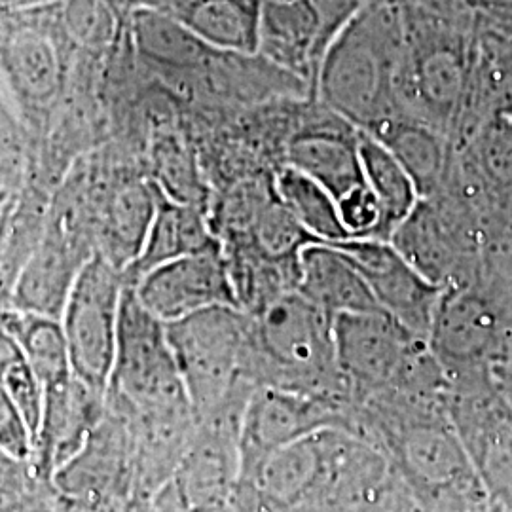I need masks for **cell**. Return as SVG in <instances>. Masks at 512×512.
<instances>
[{"label": "cell", "instance_id": "cell-30", "mask_svg": "<svg viewBox=\"0 0 512 512\" xmlns=\"http://www.w3.org/2000/svg\"><path fill=\"white\" fill-rule=\"evenodd\" d=\"M139 35L148 57L173 69H196L217 54V50L196 37L181 19L167 14H145Z\"/></svg>", "mask_w": 512, "mask_h": 512}, {"label": "cell", "instance_id": "cell-2", "mask_svg": "<svg viewBox=\"0 0 512 512\" xmlns=\"http://www.w3.org/2000/svg\"><path fill=\"white\" fill-rule=\"evenodd\" d=\"M403 14L365 6L330 40L317 69L321 103L359 131H372L404 112L399 101Z\"/></svg>", "mask_w": 512, "mask_h": 512}, {"label": "cell", "instance_id": "cell-35", "mask_svg": "<svg viewBox=\"0 0 512 512\" xmlns=\"http://www.w3.org/2000/svg\"><path fill=\"white\" fill-rule=\"evenodd\" d=\"M25 152L16 122L0 93V192H18L23 177Z\"/></svg>", "mask_w": 512, "mask_h": 512}, {"label": "cell", "instance_id": "cell-15", "mask_svg": "<svg viewBox=\"0 0 512 512\" xmlns=\"http://www.w3.org/2000/svg\"><path fill=\"white\" fill-rule=\"evenodd\" d=\"M338 418L315 397L291 389L264 387L249 397L239 429L241 471L293 442L336 429Z\"/></svg>", "mask_w": 512, "mask_h": 512}, {"label": "cell", "instance_id": "cell-14", "mask_svg": "<svg viewBox=\"0 0 512 512\" xmlns=\"http://www.w3.org/2000/svg\"><path fill=\"white\" fill-rule=\"evenodd\" d=\"M133 289L141 304L165 325L217 306L238 308L219 247L165 262L139 279Z\"/></svg>", "mask_w": 512, "mask_h": 512}, {"label": "cell", "instance_id": "cell-23", "mask_svg": "<svg viewBox=\"0 0 512 512\" xmlns=\"http://www.w3.org/2000/svg\"><path fill=\"white\" fill-rule=\"evenodd\" d=\"M0 63L21 99L48 105L61 88V52L54 38L37 27H19L4 38Z\"/></svg>", "mask_w": 512, "mask_h": 512}, {"label": "cell", "instance_id": "cell-1", "mask_svg": "<svg viewBox=\"0 0 512 512\" xmlns=\"http://www.w3.org/2000/svg\"><path fill=\"white\" fill-rule=\"evenodd\" d=\"M105 404L131 437L147 446H183L198 425L167 327L141 304L133 287H126L122 300Z\"/></svg>", "mask_w": 512, "mask_h": 512}, {"label": "cell", "instance_id": "cell-40", "mask_svg": "<svg viewBox=\"0 0 512 512\" xmlns=\"http://www.w3.org/2000/svg\"><path fill=\"white\" fill-rule=\"evenodd\" d=\"M10 196L12 194H6V192H0V213H2V209H4V205L8 203V200H10Z\"/></svg>", "mask_w": 512, "mask_h": 512}, {"label": "cell", "instance_id": "cell-8", "mask_svg": "<svg viewBox=\"0 0 512 512\" xmlns=\"http://www.w3.org/2000/svg\"><path fill=\"white\" fill-rule=\"evenodd\" d=\"M459 139L471 209L495 236L512 238V92L486 99Z\"/></svg>", "mask_w": 512, "mask_h": 512}, {"label": "cell", "instance_id": "cell-16", "mask_svg": "<svg viewBox=\"0 0 512 512\" xmlns=\"http://www.w3.org/2000/svg\"><path fill=\"white\" fill-rule=\"evenodd\" d=\"M105 410V397L74 374L44 387L42 416L31 458L35 476L44 486L84 448L105 418Z\"/></svg>", "mask_w": 512, "mask_h": 512}, {"label": "cell", "instance_id": "cell-33", "mask_svg": "<svg viewBox=\"0 0 512 512\" xmlns=\"http://www.w3.org/2000/svg\"><path fill=\"white\" fill-rule=\"evenodd\" d=\"M65 27L82 44H101L109 38L112 19L101 0H67Z\"/></svg>", "mask_w": 512, "mask_h": 512}, {"label": "cell", "instance_id": "cell-27", "mask_svg": "<svg viewBox=\"0 0 512 512\" xmlns=\"http://www.w3.org/2000/svg\"><path fill=\"white\" fill-rule=\"evenodd\" d=\"M359 154L366 184L382 207L384 241H387L414 213L421 200L420 192L399 160L365 131H359Z\"/></svg>", "mask_w": 512, "mask_h": 512}, {"label": "cell", "instance_id": "cell-10", "mask_svg": "<svg viewBox=\"0 0 512 512\" xmlns=\"http://www.w3.org/2000/svg\"><path fill=\"white\" fill-rule=\"evenodd\" d=\"M418 340L384 310L334 317L338 372L366 393L395 387L414 372Z\"/></svg>", "mask_w": 512, "mask_h": 512}, {"label": "cell", "instance_id": "cell-21", "mask_svg": "<svg viewBox=\"0 0 512 512\" xmlns=\"http://www.w3.org/2000/svg\"><path fill=\"white\" fill-rule=\"evenodd\" d=\"M156 215V184L124 181L97 217L95 247L114 268L126 272L139 258Z\"/></svg>", "mask_w": 512, "mask_h": 512}, {"label": "cell", "instance_id": "cell-7", "mask_svg": "<svg viewBox=\"0 0 512 512\" xmlns=\"http://www.w3.org/2000/svg\"><path fill=\"white\" fill-rule=\"evenodd\" d=\"M238 414L200 421L175 471L150 499V512H224L238 490Z\"/></svg>", "mask_w": 512, "mask_h": 512}, {"label": "cell", "instance_id": "cell-32", "mask_svg": "<svg viewBox=\"0 0 512 512\" xmlns=\"http://www.w3.org/2000/svg\"><path fill=\"white\" fill-rule=\"evenodd\" d=\"M46 492L31 463L0 450V512H23Z\"/></svg>", "mask_w": 512, "mask_h": 512}, {"label": "cell", "instance_id": "cell-37", "mask_svg": "<svg viewBox=\"0 0 512 512\" xmlns=\"http://www.w3.org/2000/svg\"><path fill=\"white\" fill-rule=\"evenodd\" d=\"M490 376L512 410V336H507L503 348L490 365Z\"/></svg>", "mask_w": 512, "mask_h": 512}, {"label": "cell", "instance_id": "cell-24", "mask_svg": "<svg viewBox=\"0 0 512 512\" xmlns=\"http://www.w3.org/2000/svg\"><path fill=\"white\" fill-rule=\"evenodd\" d=\"M368 135L376 137L399 160L416 184L420 198L439 190L448 169V148L440 131L401 112L368 131Z\"/></svg>", "mask_w": 512, "mask_h": 512}, {"label": "cell", "instance_id": "cell-5", "mask_svg": "<svg viewBox=\"0 0 512 512\" xmlns=\"http://www.w3.org/2000/svg\"><path fill=\"white\" fill-rule=\"evenodd\" d=\"M46 497L57 512H148L137 495L135 446L126 423L105 410L84 448L50 480Z\"/></svg>", "mask_w": 512, "mask_h": 512}, {"label": "cell", "instance_id": "cell-26", "mask_svg": "<svg viewBox=\"0 0 512 512\" xmlns=\"http://www.w3.org/2000/svg\"><path fill=\"white\" fill-rule=\"evenodd\" d=\"M46 207L29 192H14L0 213V313L14 308L19 275L44 236Z\"/></svg>", "mask_w": 512, "mask_h": 512}, {"label": "cell", "instance_id": "cell-6", "mask_svg": "<svg viewBox=\"0 0 512 512\" xmlns=\"http://www.w3.org/2000/svg\"><path fill=\"white\" fill-rule=\"evenodd\" d=\"M126 287L124 272L95 255L78 275L59 319L74 376L103 397L116 357Z\"/></svg>", "mask_w": 512, "mask_h": 512}, {"label": "cell", "instance_id": "cell-31", "mask_svg": "<svg viewBox=\"0 0 512 512\" xmlns=\"http://www.w3.org/2000/svg\"><path fill=\"white\" fill-rule=\"evenodd\" d=\"M0 384L10 391V395L18 403L19 410L23 412L25 420L31 427L33 442H35L38 423L42 416L44 389L38 382L33 368L27 363L16 338L4 327L2 319H0Z\"/></svg>", "mask_w": 512, "mask_h": 512}, {"label": "cell", "instance_id": "cell-12", "mask_svg": "<svg viewBox=\"0 0 512 512\" xmlns=\"http://www.w3.org/2000/svg\"><path fill=\"white\" fill-rule=\"evenodd\" d=\"M505 340L503 315L488 294L471 287L442 291L427 334L440 365L458 378L488 372Z\"/></svg>", "mask_w": 512, "mask_h": 512}, {"label": "cell", "instance_id": "cell-20", "mask_svg": "<svg viewBox=\"0 0 512 512\" xmlns=\"http://www.w3.org/2000/svg\"><path fill=\"white\" fill-rule=\"evenodd\" d=\"M93 256L46 234L19 275L14 308L61 319L80 272Z\"/></svg>", "mask_w": 512, "mask_h": 512}, {"label": "cell", "instance_id": "cell-13", "mask_svg": "<svg viewBox=\"0 0 512 512\" xmlns=\"http://www.w3.org/2000/svg\"><path fill=\"white\" fill-rule=\"evenodd\" d=\"M330 245L348 256L385 313L414 336L427 338L433 311L444 291L440 285L427 279L384 239H346Z\"/></svg>", "mask_w": 512, "mask_h": 512}, {"label": "cell", "instance_id": "cell-17", "mask_svg": "<svg viewBox=\"0 0 512 512\" xmlns=\"http://www.w3.org/2000/svg\"><path fill=\"white\" fill-rule=\"evenodd\" d=\"M315 0H262L256 54L294 78L319 69L334 38Z\"/></svg>", "mask_w": 512, "mask_h": 512}, {"label": "cell", "instance_id": "cell-3", "mask_svg": "<svg viewBox=\"0 0 512 512\" xmlns=\"http://www.w3.org/2000/svg\"><path fill=\"white\" fill-rule=\"evenodd\" d=\"M399 101L406 114L444 133H456L471 107L480 63L475 10L403 14Z\"/></svg>", "mask_w": 512, "mask_h": 512}, {"label": "cell", "instance_id": "cell-38", "mask_svg": "<svg viewBox=\"0 0 512 512\" xmlns=\"http://www.w3.org/2000/svg\"><path fill=\"white\" fill-rule=\"evenodd\" d=\"M365 512H423L421 511L418 505H414V501L410 503V501H404V499H397L395 501V497L393 495L387 494L374 505V507H370L368 511Z\"/></svg>", "mask_w": 512, "mask_h": 512}, {"label": "cell", "instance_id": "cell-9", "mask_svg": "<svg viewBox=\"0 0 512 512\" xmlns=\"http://www.w3.org/2000/svg\"><path fill=\"white\" fill-rule=\"evenodd\" d=\"M450 416L495 512H512V410L488 372L459 378Z\"/></svg>", "mask_w": 512, "mask_h": 512}, {"label": "cell", "instance_id": "cell-41", "mask_svg": "<svg viewBox=\"0 0 512 512\" xmlns=\"http://www.w3.org/2000/svg\"><path fill=\"white\" fill-rule=\"evenodd\" d=\"M21 2H29V0H21Z\"/></svg>", "mask_w": 512, "mask_h": 512}, {"label": "cell", "instance_id": "cell-28", "mask_svg": "<svg viewBox=\"0 0 512 512\" xmlns=\"http://www.w3.org/2000/svg\"><path fill=\"white\" fill-rule=\"evenodd\" d=\"M0 319L16 338L42 389L74 374L59 319L18 308L2 311Z\"/></svg>", "mask_w": 512, "mask_h": 512}, {"label": "cell", "instance_id": "cell-22", "mask_svg": "<svg viewBox=\"0 0 512 512\" xmlns=\"http://www.w3.org/2000/svg\"><path fill=\"white\" fill-rule=\"evenodd\" d=\"M198 205H186L167 198L156 186V215L148 230L139 258L124 272L128 287H133L148 272L165 262L215 249Z\"/></svg>", "mask_w": 512, "mask_h": 512}, {"label": "cell", "instance_id": "cell-29", "mask_svg": "<svg viewBox=\"0 0 512 512\" xmlns=\"http://www.w3.org/2000/svg\"><path fill=\"white\" fill-rule=\"evenodd\" d=\"M275 196L313 241L336 243L349 239L336 200L302 171L291 165L281 169L275 177Z\"/></svg>", "mask_w": 512, "mask_h": 512}, {"label": "cell", "instance_id": "cell-25", "mask_svg": "<svg viewBox=\"0 0 512 512\" xmlns=\"http://www.w3.org/2000/svg\"><path fill=\"white\" fill-rule=\"evenodd\" d=\"M262 0H186L175 18L222 54L256 55Z\"/></svg>", "mask_w": 512, "mask_h": 512}, {"label": "cell", "instance_id": "cell-39", "mask_svg": "<svg viewBox=\"0 0 512 512\" xmlns=\"http://www.w3.org/2000/svg\"><path fill=\"white\" fill-rule=\"evenodd\" d=\"M467 4H505L511 6L512 0H465Z\"/></svg>", "mask_w": 512, "mask_h": 512}, {"label": "cell", "instance_id": "cell-19", "mask_svg": "<svg viewBox=\"0 0 512 512\" xmlns=\"http://www.w3.org/2000/svg\"><path fill=\"white\" fill-rule=\"evenodd\" d=\"M296 266L298 293L332 319L342 313L382 310L357 268L334 245L311 241L296 256Z\"/></svg>", "mask_w": 512, "mask_h": 512}, {"label": "cell", "instance_id": "cell-34", "mask_svg": "<svg viewBox=\"0 0 512 512\" xmlns=\"http://www.w3.org/2000/svg\"><path fill=\"white\" fill-rule=\"evenodd\" d=\"M0 450L31 463L33 433L10 391L0 384Z\"/></svg>", "mask_w": 512, "mask_h": 512}, {"label": "cell", "instance_id": "cell-18", "mask_svg": "<svg viewBox=\"0 0 512 512\" xmlns=\"http://www.w3.org/2000/svg\"><path fill=\"white\" fill-rule=\"evenodd\" d=\"M289 165L321 184L330 196L344 200L365 186L359 154V129L348 122L321 124L298 131L287 150Z\"/></svg>", "mask_w": 512, "mask_h": 512}, {"label": "cell", "instance_id": "cell-36", "mask_svg": "<svg viewBox=\"0 0 512 512\" xmlns=\"http://www.w3.org/2000/svg\"><path fill=\"white\" fill-rule=\"evenodd\" d=\"M480 31V27H478ZM480 73L492 93L512 92V38L480 31Z\"/></svg>", "mask_w": 512, "mask_h": 512}, {"label": "cell", "instance_id": "cell-11", "mask_svg": "<svg viewBox=\"0 0 512 512\" xmlns=\"http://www.w3.org/2000/svg\"><path fill=\"white\" fill-rule=\"evenodd\" d=\"M255 336L270 365L293 378L317 382L330 370L338 372L334 319L298 291L275 296L262 311Z\"/></svg>", "mask_w": 512, "mask_h": 512}, {"label": "cell", "instance_id": "cell-4", "mask_svg": "<svg viewBox=\"0 0 512 512\" xmlns=\"http://www.w3.org/2000/svg\"><path fill=\"white\" fill-rule=\"evenodd\" d=\"M165 327L196 421L243 414L241 384L255 336L245 315L217 306Z\"/></svg>", "mask_w": 512, "mask_h": 512}]
</instances>
